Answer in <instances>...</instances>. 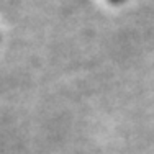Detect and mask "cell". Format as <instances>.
Here are the masks:
<instances>
[{"label":"cell","instance_id":"obj_1","mask_svg":"<svg viewBox=\"0 0 154 154\" xmlns=\"http://www.w3.org/2000/svg\"><path fill=\"white\" fill-rule=\"evenodd\" d=\"M110 3H115V5H120V3H123V2H126V0H108Z\"/></svg>","mask_w":154,"mask_h":154}]
</instances>
